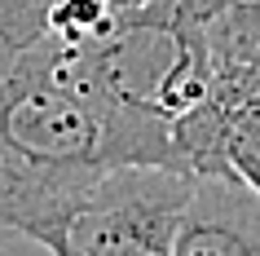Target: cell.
I'll return each instance as SVG.
<instances>
[{"label":"cell","instance_id":"6da1fadb","mask_svg":"<svg viewBox=\"0 0 260 256\" xmlns=\"http://www.w3.org/2000/svg\"><path fill=\"white\" fill-rule=\"evenodd\" d=\"M194 173L123 163L71 212L53 256H172V230Z\"/></svg>","mask_w":260,"mask_h":256},{"label":"cell","instance_id":"7a4b0ae2","mask_svg":"<svg viewBox=\"0 0 260 256\" xmlns=\"http://www.w3.org/2000/svg\"><path fill=\"white\" fill-rule=\"evenodd\" d=\"M172 256H260V194L234 173H194Z\"/></svg>","mask_w":260,"mask_h":256},{"label":"cell","instance_id":"3957f363","mask_svg":"<svg viewBox=\"0 0 260 256\" xmlns=\"http://www.w3.org/2000/svg\"><path fill=\"white\" fill-rule=\"evenodd\" d=\"M84 194H71L57 181L40 177L31 163H22L0 141V243L5 239H31L53 256L62 243L71 212Z\"/></svg>","mask_w":260,"mask_h":256},{"label":"cell","instance_id":"277c9868","mask_svg":"<svg viewBox=\"0 0 260 256\" xmlns=\"http://www.w3.org/2000/svg\"><path fill=\"white\" fill-rule=\"evenodd\" d=\"M207 44L216 67L260 71V0H230L207 18Z\"/></svg>","mask_w":260,"mask_h":256},{"label":"cell","instance_id":"5b68a950","mask_svg":"<svg viewBox=\"0 0 260 256\" xmlns=\"http://www.w3.org/2000/svg\"><path fill=\"white\" fill-rule=\"evenodd\" d=\"M203 5H207V9H212V14H216L220 5H230V0H203Z\"/></svg>","mask_w":260,"mask_h":256}]
</instances>
